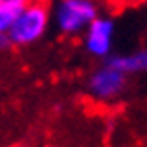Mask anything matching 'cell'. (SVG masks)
Instances as JSON below:
<instances>
[{
  "mask_svg": "<svg viewBox=\"0 0 147 147\" xmlns=\"http://www.w3.org/2000/svg\"><path fill=\"white\" fill-rule=\"evenodd\" d=\"M2 2H10L14 6H20V8H26L28 4H32L34 0H2Z\"/></svg>",
  "mask_w": 147,
  "mask_h": 147,
  "instance_id": "ba28073f",
  "label": "cell"
},
{
  "mask_svg": "<svg viewBox=\"0 0 147 147\" xmlns=\"http://www.w3.org/2000/svg\"><path fill=\"white\" fill-rule=\"evenodd\" d=\"M47 28H49V8L43 0H34L32 4L22 8L8 34L14 45H32L43 37Z\"/></svg>",
  "mask_w": 147,
  "mask_h": 147,
  "instance_id": "6da1fadb",
  "label": "cell"
},
{
  "mask_svg": "<svg viewBox=\"0 0 147 147\" xmlns=\"http://www.w3.org/2000/svg\"><path fill=\"white\" fill-rule=\"evenodd\" d=\"M96 16L98 6L94 0H59L55 8V26L61 34L77 35L86 32Z\"/></svg>",
  "mask_w": 147,
  "mask_h": 147,
  "instance_id": "7a4b0ae2",
  "label": "cell"
},
{
  "mask_svg": "<svg viewBox=\"0 0 147 147\" xmlns=\"http://www.w3.org/2000/svg\"><path fill=\"white\" fill-rule=\"evenodd\" d=\"M106 63H110L114 67H118L120 71H124L127 75L131 73H145L147 71V51H136L129 55H112L106 59Z\"/></svg>",
  "mask_w": 147,
  "mask_h": 147,
  "instance_id": "5b68a950",
  "label": "cell"
},
{
  "mask_svg": "<svg viewBox=\"0 0 147 147\" xmlns=\"http://www.w3.org/2000/svg\"><path fill=\"white\" fill-rule=\"evenodd\" d=\"M10 47H14V41H12L10 34L8 32H0V53L8 51Z\"/></svg>",
  "mask_w": 147,
  "mask_h": 147,
  "instance_id": "52a82bcc",
  "label": "cell"
},
{
  "mask_svg": "<svg viewBox=\"0 0 147 147\" xmlns=\"http://www.w3.org/2000/svg\"><path fill=\"white\" fill-rule=\"evenodd\" d=\"M22 8L14 6L10 2H2L0 0V32H10V28L14 26L16 18L20 16Z\"/></svg>",
  "mask_w": 147,
  "mask_h": 147,
  "instance_id": "8992f818",
  "label": "cell"
},
{
  "mask_svg": "<svg viewBox=\"0 0 147 147\" xmlns=\"http://www.w3.org/2000/svg\"><path fill=\"white\" fill-rule=\"evenodd\" d=\"M127 84V73L120 71L110 63H104L98 71L92 73L90 80H88V90L92 96L108 100L118 94H122Z\"/></svg>",
  "mask_w": 147,
  "mask_h": 147,
  "instance_id": "3957f363",
  "label": "cell"
},
{
  "mask_svg": "<svg viewBox=\"0 0 147 147\" xmlns=\"http://www.w3.org/2000/svg\"><path fill=\"white\" fill-rule=\"evenodd\" d=\"M114 41V22L108 18H94L84 34V47L94 57H108Z\"/></svg>",
  "mask_w": 147,
  "mask_h": 147,
  "instance_id": "277c9868",
  "label": "cell"
}]
</instances>
